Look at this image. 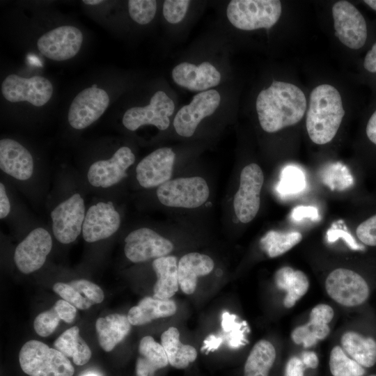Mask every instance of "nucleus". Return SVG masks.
<instances>
[{
    "label": "nucleus",
    "mask_w": 376,
    "mask_h": 376,
    "mask_svg": "<svg viewBox=\"0 0 376 376\" xmlns=\"http://www.w3.org/2000/svg\"><path fill=\"white\" fill-rule=\"evenodd\" d=\"M175 155L170 148H161L145 157L136 166V179L144 188L159 187L170 180Z\"/></svg>",
    "instance_id": "obj_19"
},
{
    "label": "nucleus",
    "mask_w": 376,
    "mask_h": 376,
    "mask_svg": "<svg viewBox=\"0 0 376 376\" xmlns=\"http://www.w3.org/2000/svg\"><path fill=\"white\" fill-rule=\"evenodd\" d=\"M54 347L67 357H72L77 366H83L90 360L91 350L79 335V329L75 326L61 334L54 343Z\"/></svg>",
    "instance_id": "obj_31"
},
{
    "label": "nucleus",
    "mask_w": 376,
    "mask_h": 376,
    "mask_svg": "<svg viewBox=\"0 0 376 376\" xmlns=\"http://www.w3.org/2000/svg\"><path fill=\"white\" fill-rule=\"evenodd\" d=\"M345 115L341 96L329 84L316 86L311 91L306 127L311 140L319 145L330 142L336 136Z\"/></svg>",
    "instance_id": "obj_2"
},
{
    "label": "nucleus",
    "mask_w": 376,
    "mask_h": 376,
    "mask_svg": "<svg viewBox=\"0 0 376 376\" xmlns=\"http://www.w3.org/2000/svg\"><path fill=\"white\" fill-rule=\"evenodd\" d=\"M372 9L376 10V0H365L363 1Z\"/></svg>",
    "instance_id": "obj_53"
},
{
    "label": "nucleus",
    "mask_w": 376,
    "mask_h": 376,
    "mask_svg": "<svg viewBox=\"0 0 376 376\" xmlns=\"http://www.w3.org/2000/svg\"><path fill=\"white\" fill-rule=\"evenodd\" d=\"M302 240V235L296 231L282 232L269 230L260 240L262 249L270 258L279 256L297 245Z\"/></svg>",
    "instance_id": "obj_32"
},
{
    "label": "nucleus",
    "mask_w": 376,
    "mask_h": 376,
    "mask_svg": "<svg viewBox=\"0 0 376 376\" xmlns=\"http://www.w3.org/2000/svg\"><path fill=\"white\" fill-rule=\"evenodd\" d=\"M85 205L79 194H74L58 204L51 212L52 230L62 244L74 242L82 232Z\"/></svg>",
    "instance_id": "obj_10"
},
{
    "label": "nucleus",
    "mask_w": 376,
    "mask_h": 376,
    "mask_svg": "<svg viewBox=\"0 0 376 376\" xmlns=\"http://www.w3.org/2000/svg\"><path fill=\"white\" fill-rule=\"evenodd\" d=\"M363 66L367 71L376 73V42L367 52L364 58Z\"/></svg>",
    "instance_id": "obj_48"
},
{
    "label": "nucleus",
    "mask_w": 376,
    "mask_h": 376,
    "mask_svg": "<svg viewBox=\"0 0 376 376\" xmlns=\"http://www.w3.org/2000/svg\"><path fill=\"white\" fill-rule=\"evenodd\" d=\"M369 376H376V375H369Z\"/></svg>",
    "instance_id": "obj_56"
},
{
    "label": "nucleus",
    "mask_w": 376,
    "mask_h": 376,
    "mask_svg": "<svg viewBox=\"0 0 376 376\" xmlns=\"http://www.w3.org/2000/svg\"><path fill=\"white\" fill-rule=\"evenodd\" d=\"M304 366L308 368H316L319 363L318 357L313 351H305L301 358Z\"/></svg>",
    "instance_id": "obj_49"
},
{
    "label": "nucleus",
    "mask_w": 376,
    "mask_h": 376,
    "mask_svg": "<svg viewBox=\"0 0 376 376\" xmlns=\"http://www.w3.org/2000/svg\"><path fill=\"white\" fill-rule=\"evenodd\" d=\"M61 318L54 308H51L38 315L33 322L34 329L39 336L47 337L51 335L59 324Z\"/></svg>",
    "instance_id": "obj_37"
},
{
    "label": "nucleus",
    "mask_w": 376,
    "mask_h": 376,
    "mask_svg": "<svg viewBox=\"0 0 376 376\" xmlns=\"http://www.w3.org/2000/svg\"><path fill=\"white\" fill-rule=\"evenodd\" d=\"M61 320L72 323L77 314V308L64 299H58L53 306Z\"/></svg>",
    "instance_id": "obj_42"
},
{
    "label": "nucleus",
    "mask_w": 376,
    "mask_h": 376,
    "mask_svg": "<svg viewBox=\"0 0 376 376\" xmlns=\"http://www.w3.org/2000/svg\"><path fill=\"white\" fill-rule=\"evenodd\" d=\"M109 104V97L104 90L85 88L72 100L68 111V122L76 130L84 129L104 113Z\"/></svg>",
    "instance_id": "obj_13"
},
{
    "label": "nucleus",
    "mask_w": 376,
    "mask_h": 376,
    "mask_svg": "<svg viewBox=\"0 0 376 376\" xmlns=\"http://www.w3.org/2000/svg\"><path fill=\"white\" fill-rule=\"evenodd\" d=\"M340 343L345 352L363 368L376 364V340L373 338L348 331L341 336Z\"/></svg>",
    "instance_id": "obj_28"
},
{
    "label": "nucleus",
    "mask_w": 376,
    "mask_h": 376,
    "mask_svg": "<svg viewBox=\"0 0 376 376\" xmlns=\"http://www.w3.org/2000/svg\"><path fill=\"white\" fill-rule=\"evenodd\" d=\"M163 346L169 365L176 369H185L197 358V351L191 345H185L180 340V333L177 328L171 327L161 336Z\"/></svg>",
    "instance_id": "obj_29"
},
{
    "label": "nucleus",
    "mask_w": 376,
    "mask_h": 376,
    "mask_svg": "<svg viewBox=\"0 0 376 376\" xmlns=\"http://www.w3.org/2000/svg\"><path fill=\"white\" fill-rule=\"evenodd\" d=\"M134 161L135 156L131 149L123 146L116 150L111 159L92 164L88 171V180L96 187H111L127 176L126 171Z\"/></svg>",
    "instance_id": "obj_17"
},
{
    "label": "nucleus",
    "mask_w": 376,
    "mask_h": 376,
    "mask_svg": "<svg viewBox=\"0 0 376 376\" xmlns=\"http://www.w3.org/2000/svg\"><path fill=\"white\" fill-rule=\"evenodd\" d=\"M0 169L17 180H26L33 172V157L19 142L10 139H1Z\"/></svg>",
    "instance_id": "obj_21"
},
{
    "label": "nucleus",
    "mask_w": 376,
    "mask_h": 376,
    "mask_svg": "<svg viewBox=\"0 0 376 376\" xmlns=\"http://www.w3.org/2000/svg\"><path fill=\"white\" fill-rule=\"evenodd\" d=\"M214 264L207 255L189 253L183 256L178 264V283L182 291L191 295L194 292L198 276L210 274Z\"/></svg>",
    "instance_id": "obj_22"
},
{
    "label": "nucleus",
    "mask_w": 376,
    "mask_h": 376,
    "mask_svg": "<svg viewBox=\"0 0 376 376\" xmlns=\"http://www.w3.org/2000/svg\"><path fill=\"white\" fill-rule=\"evenodd\" d=\"M127 315L113 313L99 318L95 322L98 341L105 352H111L131 329Z\"/></svg>",
    "instance_id": "obj_25"
},
{
    "label": "nucleus",
    "mask_w": 376,
    "mask_h": 376,
    "mask_svg": "<svg viewBox=\"0 0 376 376\" xmlns=\"http://www.w3.org/2000/svg\"><path fill=\"white\" fill-rule=\"evenodd\" d=\"M335 36L345 46L358 49L367 39V25L359 10L347 1H339L332 7Z\"/></svg>",
    "instance_id": "obj_8"
},
{
    "label": "nucleus",
    "mask_w": 376,
    "mask_h": 376,
    "mask_svg": "<svg viewBox=\"0 0 376 376\" xmlns=\"http://www.w3.org/2000/svg\"><path fill=\"white\" fill-rule=\"evenodd\" d=\"M168 365L169 359L162 344L150 336L141 338L136 361V376H155L157 370Z\"/></svg>",
    "instance_id": "obj_24"
},
{
    "label": "nucleus",
    "mask_w": 376,
    "mask_h": 376,
    "mask_svg": "<svg viewBox=\"0 0 376 376\" xmlns=\"http://www.w3.org/2000/svg\"><path fill=\"white\" fill-rule=\"evenodd\" d=\"M152 268L157 278L153 287V297L171 299L179 287L177 258L173 256L156 258L152 262Z\"/></svg>",
    "instance_id": "obj_26"
},
{
    "label": "nucleus",
    "mask_w": 376,
    "mask_h": 376,
    "mask_svg": "<svg viewBox=\"0 0 376 376\" xmlns=\"http://www.w3.org/2000/svg\"><path fill=\"white\" fill-rule=\"evenodd\" d=\"M274 281L279 289L286 292L283 305L287 308L294 306L309 288L307 276L302 271L288 266L281 267L276 272Z\"/></svg>",
    "instance_id": "obj_27"
},
{
    "label": "nucleus",
    "mask_w": 376,
    "mask_h": 376,
    "mask_svg": "<svg viewBox=\"0 0 376 376\" xmlns=\"http://www.w3.org/2000/svg\"><path fill=\"white\" fill-rule=\"evenodd\" d=\"M80 376H100L99 374H97V373H95V372H86L85 373H83Z\"/></svg>",
    "instance_id": "obj_54"
},
{
    "label": "nucleus",
    "mask_w": 376,
    "mask_h": 376,
    "mask_svg": "<svg viewBox=\"0 0 376 376\" xmlns=\"http://www.w3.org/2000/svg\"><path fill=\"white\" fill-rule=\"evenodd\" d=\"M333 376H364L366 368L350 357L339 345L334 347L329 361Z\"/></svg>",
    "instance_id": "obj_33"
},
{
    "label": "nucleus",
    "mask_w": 376,
    "mask_h": 376,
    "mask_svg": "<svg viewBox=\"0 0 376 376\" xmlns=\"http://www.w3.org/2000/svg\"><path fill=\"white\" fill-rule=\"evenodd\" d=\"M220 102L221 96L215 90L196 94L191 102L183 106L175 115L173 126L176 132L182 136H191L201 120L211 116Z\"/></svg>",
    "instance_id": "obj_15"
},
{
    "label": "nucleus",
    "mask_w": 376,
    "mask_h": 376,
    "mask_svg": "<svg viewBox=\"0 0 376 376\" xmlns=\"http://www.w3.org/2000/svg\"><path fill=\"white\" fill-rule=\"evenodd\" d=\"M10 205L4 185L0 183V218H5L10 212Z\"/></svg>",
    "instance_id": "obj_47"
},
{
    "label": "nucleus",
    "mask_w": 376,
    "mask_h": 376,
    "mask_svg": "<svg viewBox=\"0 0 376 376\" xmlns=\"http://www.w3.org/2000/svg\"><path fill=\"white\" fill-rule=\"evenodd\" d=\"M82 1L87 5H92V6L97 5L104 2V1L102 0H84Z\"/></svg>",
    "instance_id": "obj_52"
},
{
    "label": "nucleus",
    "mask_w": 376,
    "mask_h": 376,
    "mask_svg": "<svg viewBox=\"0 0 376 376\" xmlns=\"http://www.w3.org/2000/svg\"><path fill=\"white\" fill-rule=\"evenodd\" d=\"M276 352L268 340H260L252 347L243 368V376H269Z\"/></svg>",
    "instance_id": "obj_30"
},
{
    "label": "nucleus",
    "mask_w": 376,
    "mask_h": 376,
    "mask_svg": "<svg viewBox=\"0 0 376 376\" xmlns=\"http://www.w3.org/2000/svg\"><path fill=\"white\" fill-rule=\"evenodd\" d=\"M221 341V338L214 335H210L204 340V345L202 347V350H206V353H208L210 351H214L219 347Z\"/></svg>",
    "instance_id": "obj_51"
},
{
    "label": "nucleus",
    "mask_w": 376,
    "mask_h": 376,
    "mask_svg": "<svg viewBox=\"0 0 376 376\" xmlns=\"http://www.w3.org/2000/svg\"><path fill=\"white\" fill-rule=\"evenodd\" d=\"M53 290L63 299L80 310H87L94 304L84 297L81 292L69 283L58 282L53 286Z\"/></svg>",
    "instance_id": "obj_36"
},
{
    "label": "nucleus",
    "mask_w": 376,
    "mask_h": 376,
    "mask_svg": "<svg viewBox=\"0 0 376 376\" xmlns=\"http://www.w3.org/2000/svg\"><path fill=\"white\" fill-rule=\"evenodd\" d=\"M91 87H92V88H97V86L96 84H93V85H92Z\"/></svg>",
    "instance_id": "obj_55"
},
{
    "label": "nucleus",
    "mask_w": 376,
    "mask_h": 376,
    "mask_svg": "<svg viewBox=\"0 0 376 376\" xmlns=\"http://www.w3.org/2000/svg\"><path fill=\"white\" fill-rule=\"evenodd\" d=\"M358 239L368 246H376V214L363 221L356 229Z\"/></svg>",
    "instance_id": "obj_40"
},
{
    "label": "nucleus",
    "mask_w": 376,
    "mask_h": 376,
    "mask_svg": "<svg viewBox=\"0 0 376 376\" xmlns=\"http://www.w3.org/2000/svg\"><path fill=\"white\" fill-rule=\"evenodd\" d=\"M342 238L346 244L353 250H359L363 248L355 241L354 237L341 229L331 228L327 231V240L329 242H335L337 239Z\"/></svg>",
    "instance_id": "obj_44"
},
{
    "label": "nucleus",
    "mask_w": 376,
    "mask_h": 376,
    "mask_svg": "<svg viewBox=\"0 0 376 376\" xmlns=\"http://www.w3.org/2000/svg\"><path fill=\"white\" fill-rule=\"evenodd\" d=\"M173 101L162 91H157L146 107L127 109L123 118V125L134 131L144 125H152L160 130H166L170 125L169 116L174 111Z\"/></svg>",
    "instance_id": "obj_9"
},
{
    "label": "nucleus",
    "mask_w": 376,
    "mask_h": 376,
    "mask_svg": "<svg viewBox=\"0 0 376 376\" xmlns=\"http://www.w3.org/2000/svg\"><path fill=\"white\" fill-rule=\"evenodd\" d=\"M82 42L83 35L79 29L65 25L44 33L38 40L37 47L47 58L61 61L74 57L79 51Z\"/></svg>",
    "instance_id": "obj_14"
},
{
    "label": "nucleus",
    "mask_w": 376,
    "mask_h": 376,
    "mask_svg": "<svg viewBox=\"0 0 376 376\" xmlns=\"http://www.w3.org/2000/svg\"><path fill=\"white\" fill-rule=\"evenodd\" d=\"M304 366L301 359L297 357H292L287 361L284 376H304Z\"/></svg>",
    "instance_id": "obj_45"
},
{
    "label": "nucleus",
    "mask_w": 376,
    "mask_h": 376,
    "mask_svg": "<svg viewBox=\"0 0 376 376\" xmlns=\"http://www.w3.org/2000/svg\"><path fill=\"white\" fill-rule=\"evenodd\" d=\"M318 216V210L312 206H298L292 213V217L295 220H299L304 217H308L315 220Z\"/></svg>",
    "instance_id": "obj_46"
},
{
    "label": "nucleus",
    "mask_w": 376,
    "mask_h": 376,
    "mask_svg": "<svg viewBox=\"0 0 376 376\" xmlns=\"http://www.w3.org/2000/svg\"><path fill=\"white\" fill-rule=\"evenodd\" d=\"M366 132L370 141L376 145V110L367 123Z\"/></svg>",
    "instance_id": "obj_50"
},
{
    "label": "nucleus",
    "mask_w": 376,
    "mask_h": 376,
    "mask_svg": "<svg viewBox=\"0 0 376 376\" xmlns=\"http://www.w3.org/2000/svg\"><path fill=\"white\" fill-rule=\"evenodd\" d=\"M172 77L178 85L193 91H205L221 81V74L208 62L199 65L181 63L173 69Z\"/></svg>",
    "instance_id": "obj_20"
},
{
    "label": "nucleus",
    "mask_w": 376,
    "mask_h": 376,
    "mask_svg": "<svg viewBox=\"0 0 376 376\" xmlns=\"http://www.w3.org/2000/svg\"><path fill=\"white\" fill-rule=\"evenodd\" d=\"M129 13L131 18L139 24L150 23L154 18L157 10V1L155 0L128 1Z\"/></svg>",
    "instance_id": "obj_35"
},
{
    "label": "nucleus",
    "mask_w": 376,
    "mask_h": 376,
    "mask_svg": "<svg viewBox=\"0 0 376 376\" xmlns=\"http://www.w3.org/2000/svg\"><path fill=\"white\" fill-rule=\"evenodd\" d=\"M176 311V304L171 299L146 297L130 309L127 318L132 325L139 326L155 319L172 316Z\"/></svg>",
    "instance_id": "obj_23"
},
{
    "label": "nucleus",
    "mask_w": 376,
    "mask_h": 376,
    "mask_svg": "<svg viewBox=\"0 0 376 376\" xmlns=\"http://www.w3.org/2000/svg\"><path fill=\"white\" fill-rule=\"evenodd\" d=\"M190 1L188 0H166L163 4V15L164 18L171 24H177L185 17Z\"/></svg>",
    "instance_id": "obj_38"
},
{
    "label": "nucleus",
    "mask_w": 376,
    "mask_h": 376,
    "mask_svg": "<svg viewBox=\"0 0 376 376\" xmlns=\"http://www.w3.org/2000/svg\"><path fill=\"white\" fill-rule=\"evenodd\" d=\"M325 289L332 299L347 307L363 304L370 295V288L364 278L345 268L336 269L327 276Z\"/></svg>",
    "instance_id": "obj_6"
},
{
    "label": "nucleus",
    "mask_w": 376,
    "mask_h": 376,
    "mask_svg": "<svg viewBox=\"0 0 376 376\" xmlns=\"http://www.w3.org/2000/svg\"><path fill=\"white\" fill-rule=\"evenodd\" d=\"M69 284L93 304H100L104 300V292L101 288L90 281L77 279L70 281Z\"/></svg>",
    "instance_id": "obj_39"
},
{
    "label": "nucleus",
    "mask_w": 376,
    "mask_h": 376,
    "mask_svg": "<svg viewBox=\"0 0 376 376\" xmlns=\"http://www.w3.org/2000/svg\"><path fill=\"white\" fill-rule=\"evenodd\" d=\"M173 249L170 240L148 228L133 230L125 239V254L133 263L166 256Z\"/></svg>",
    "instance_id": "obj_12"
},
{
    "label": "nucleus",
    "mask_w": 376,
    "mask_h": 376,
    "mask_svg": "<svg viewBox=\"0 0 376 376\" xmlns=\"http://www.w3.org/2000/svg\"><path fill=\"white\" fill-rule=\"evenodd\" d=\"M263 182L264 175L258 164L252 163L242 169L240 187L233 201L235 213L241 222L249 223L256 216Z\"/></svg>",
    "instance_id": "obj_7"
},
{
    "label": "nucleus",
    "mask_w": 376,
    "mask_h": 376,
    "mask_svg": "<svg viewBox=\"0 0 376 376\" xmlns=\"http://www.w3.org/2000/svg\"><path fill=\"white\" fill-rule=\"evenodd\" d=\"M334 315V309L330 306L320 304L312 308L309 320L329 324L333 319Z\"/></svg>",
    "instance_id": "obj_43"
},
{
    "label": "nucleus",
    "mask_w": 376,
    "mask_h": 376,
    "mask_svg": "<svg viewBox=\"0 0 376 376\" xmlns=\"http://www.w3.org/2000/svg\"><path fill=\"white\" fill-rule=\"evenodd\" d=\"M305 184L302 171L296 166H288L281 173L278 189L283 194H294L300 191Z\"/></svg>",
    "instance_id": "obj_34"
},
{
    "label": "nucleus",
    "mask_w": 376,
    "mask_h": 376,
    "mask_svg": "<svg viewBox=\"0 0 376 376\" xmlns=\"http://www.w3.org/2000/svg\"><path fill=\"white\" fill-rule=\"evenodd\" d=\"M19 361L22 370L29 376H72L75 373L67 357L36 340L24 344Z\"/></svg>",
    "instance_id": "obj_3"
},
{
    "label": "nucleus",
    "mask_w": 376,
    "mask_h": 376,
    "mask_svg": "<svg viewBox=\"0 0 376 376\" xmlns=\"http://www.w3.org/2000/svg\"><path fill=\"white\" fill-rule=\"evenodd\" d=\"M209 195L206 181L198 176L169 180L157 189L159 201L168 207H198L205 203Z\"/></svg>",
    "instance_id": "obj_5"
},
{
    "label": "nucleus",
    "mask_w": 376,
    "mask_h": 376,
    "mask_svg": "<svg viewBox=\"0 0 376 376\" xmlns=\"http://www.w3.org/2000/svg\"><path fill=\"white\" fill-rule=\"evenodd\" d=\"M1 92L10 102L26 101L36 107H41L52 97L53 86L47 79L41 76L24 78L10 75L3 81Z\"/></svg>",
    "instance_id": "obj_11"
},
{
    "label": "nucleus",
    "mask_w": 376,
    "mask_h": 376,
    "mask_svg": "<svg viewBox=\"0 0 376 376\" xmlns=\"http://www.w3.org/2000/svg\"><path fill=\"white\" fill-rule=\"evenodd\" d=\"M281 10V3L278 0H233L228 5L226 15L236 28L252 31L273 26Z\"/></svg>",
    "instance_id": "obj_4"
},
{
    "label": "nucleus",
    "mask_w": 376,
    "mask_h": 376,
    "mask_svg": "<svg viewBox=\"0 0 376 376\" xmlns=\"http://www.w3.org/2000/svg\"><path fill=\"white\" fill-rule=\"evenodd\" d=\"M256 107L263 130L273 133L302 119L306 109V99L297 86L274 81L269 88L259 93Z\"/></svg>",
    "instance_id": "obj_1"
},
{
    "label": "nucleus",
    "mask_w": 376,
    "mask_h": 376,
    "mask_svg": "<svg viewBox=\"0 0 376 376\" xmlns=\"http://www.w3.org/2000/svg\"><path fill=\"white\" fill-rule=\"evenodd\" d=\"M120 225V217L112 202H99L86 212L82 228L85 241L94 242L108 238Z\"/></svg>",
    "instance_id": "obj_18"
},
{
    "label": "nucleus",
    "mask_w": 376,
    "mask_h": 376,
    "mask_svg": "<svg viewBox=\"0 0 376 376\" xmlns=\"http://www.w3.org/2000/svg\"><path fill=\"white\" fill-rule=\"evenodd\" d=\"M235 315L224 312L222 315L221 326L224 332H230L229 344L230 347H238L243 343V334L240 331V324L236 323Z\"/></svg>",
    "instance_id": "obj_41"
},
{
    "label": "nucleus",
    "mask_w": 376,
    "mask_h": 376,
    "mask_svg": "<svg viewBox=\"0 0 376 376\" xmlns=\"http://www.w3.org/2000/svg\"><path fill=\"white\" fill-rule=\"evenodd\" d=\"M52 247V240L47 230L37 228L17 246L14 261L18 269L30 274L39 269L45 263Z\"/></svg>",
    "instance_id": "obj_16"
}]
</instances>
